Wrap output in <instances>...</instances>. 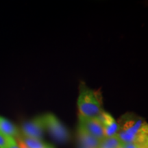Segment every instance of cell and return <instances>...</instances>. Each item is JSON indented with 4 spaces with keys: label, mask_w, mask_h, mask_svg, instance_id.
I'll return each instance as SVG.
<instances>
[{
    "label": "cell",
    "mask_w": 148,
    "mask_h": 148,
    "mask_svg": "<svg viewBox=\"0 0 148 148\" xmlns=\"http://www.w3.org/2000/svg\"><path fill=\"white\" fill-rule=\"evenodd\" d=\"M117 136L122 144H147L148 127L143 118L134 113L123 114L117 122Z\"/></svg>",
    "instance_id": "1"
},
{
    "label": "cell",
    "mask_w": 148,
    "mask_h": 148,
    "mask_svg": "<svg viewBox=\"0 0 148 148\" xmlns=\"http://www.w3.org/2000/svg\"><path fill=\"white\" fill-rule=\"evenodd\" d=\"M77 106L79 115L85 117L97 118L103 111L99 96L84 84L80 86Z\"/></svg>",
    "instance_id": "2"
},
{
    "label": "cell",
    "mask_w": 148,
    "mask_h": 148,
    "mask_svg": "<svg viewBox=\"0 0 148 148\" xmlns=\"http://www.w3.org/2000/svg\"><path fill=\"white\" fill-rule=\"evenodd\" d=\"M45 130L49 132L56 140L66 142L70 139L71 135L66 127L54 114L48 113L44 115Z\"/></svg>",
    "instance_id": "3"
},
{
    "label": "cell",
    "mask_w": 148,
    "mask_h": 148,
    "mask_svg": "<svg viewBox=\"0 0 148 148\" xmlns=\"http://www.w3.org/2000/svg\"><path fill=\"white\" fill-rule=\"evenodd\" d=\"M45 130V124L44 115L38 116L29 121L25 122L19 130L20 134L23 136L41 139L44 131Z\"/></svg>",
    "instance_id": "4"
},
{
    "label": "cell",
    "mask_w": 148,
    "mask_h": 148,
    "mask_svg": "<svg viewBox=\"0 0 148 148\" xmlns=\"http://www.w3.org/2000/svg\"><path fill=\"white\" fill-rule=\"evenodd\" d=\"M79 127L98 140H101L105 138L102 125L97 118L85 117L79 115Z\"/></svg>",
    "instance_id": "5"
},
{
    "label": "cell",
    "mask_w": 148,
    "mask_h": 148,
    "mask_svg": "<svg viewBox=\"0 0 148 148\" xmlns=\"http://www.w3.org/2000/svg\"><path fill=\"white\" fill-rule=\"evenodd\" d=\"M97 119L102 125L105 137H110L117 135L119 131V125L117 121L114 119L110 113L103 110Z\"/></svg>",
    "instance_id": "6"
},
{
    "label": "cell",
    "mask_w": 148,
    "mask_h": 148,
    "mask_svg": "<svg viewBox=\"0 0 148 148\" xmlns=\"http://www.w3.org/2000/svg\"><path fill=\"white\" fill-rule=\"evenodd\" d=\"M77 138L82 144L83 147L86 148H98L99 141L97 138L94 137L91 134H88L82 128L78 126L77 128Z\"/></svg>",
    "instance_id": "7"
},
{
    "label": "cell",
    "mask_w": 148,
    "mask_h": 148,
    "mask_svg": "<svg viewBox=\"0 0 148 148\" xmlns=\"http://www.w3.org/2000/svg\"><path fill=\"white\" fill-rule=\"evenodd\" d=\"M0 132L14 138H16L20 135L19 130L16 125L2 116H0Z\"/></svg>",
    "instance_id": "8"
},
{
    "label": "cell",
    "mask_w": 148,
    "mask_h": 148,
    "mask_svg": "<svg viewBox=\"0 0 148 148\" xmlns=\"http://www.w3.org/2000/svg\"><path fill=\"white\" fill-rule=\"evenodd\" d=\"M122 145L117 135L110 137H105L99 141L98 148H119Z\"/></svg>",
    "instance_id": "9"
},
{
    "label": "cell",
    "mask_w": 148,
    "mask_h": 148,
    "mask_svg": "<svg viewBox=\"0 0 148 148\" xmlns=\"http://www.w3.org/2000/svg\"><path fill=\"white\" fill-rule=\"evenodd\" d=\"M17 138H19L28 148H45L47 145L44 143L41 139L28 137V136L21 135V134Z\"/></svg>",
    "instance_id": "10"
},
{
    "label": "cell",
    "mask_w": 148,
    "mask_h": 148,
    "mask_svg": "<svg viewBox=\"0 0 148 148\" xmlns=\"http://www.w3.org/2000/svg\"><path fill=\"white\" fill-rule=\"evenodd\" d=\"M10 138L0 132V148H8Z\"/></svg>",
    "instance_id": "11"
},
{
    "label": "cell",
    "mask_w": 148,
    "mask_h": 148,
    "mask_svg": "<svg viewBox=\"0 0 148 148\" xmlns=\"http://www.w3.org/2000/svg\"><path fill=\"white\" fill-rule=\"evenodd\" d=\"M125 148H147V144L138 143H125L122 144Z\"/></svg>",
    "instance_id": "12"
},
{
    "label": "cell",
    "mask_w": 148,
    "mask_h": 148,
    "mask_svg": "<svg viewBox=\"0 0 148 148\" xmlns=\"http://www.w3.org/2000/svg\"><path fill=\"white\" fill-rule=\"evenodd\" d=\"M8 148H19L17 143H16V140L15 138L12 137L10 138V142H9Z\"/></svg>",
    "instance_id": "13"
},
{
    "label": "cell",
    "mask_w": 148,
    "mask_h": 148,
    "mask_svg": "<svg viewBox=\"0 0 148 148\" xmlns=\"http://www.w3.org/2000/svg\"><path fill=\"white\" fill-rule=\"evenodd\" d=\"M15 139L16 140V143H17L19 148H28L26 145H25V143H24L22 141L21 139H20L19 138H15Z\"/></svg>",
    "instance_id": "14"
},
{
    "label": "cell",
    "mask_w": 148,
    "mask_h": 148,
    "mask_svg": "<svg viewBox=\"0 0 148 148\" xmlns=\"http://www.w3.org/2000/svg\"><path fill=\"white\" fill-rule=\"evenodd\" d=\"M45 148H54V147H53V145H48V144H47Z\"/></svg>",
    "instance_id": "15"
},
{
    "label": "cell",
    "mask_w": 148,
    "mask_h": 148,
    "mask_svg": "<svg viewBox=\"0 0 148 148\" xmlns=\"http://www.w3.org/2000/svg\"><path fill=\"white\" fill-rule=\"evenodd\" d=\"M119 148H125V147H123V146L121 145V146H120V147H119Z\"/></svg>",
    "instance_id": "16"
},
{
    "label": "cell",
    "mask_w": 148,
    "mask_h": 148,
    "mask_svg": "<svg viewBox=\"0 0 148 148\" xmlns=\"http://www.w3.org/2000/svg\"><path fill=\"white\" fill-rule=\"evenodd\" d=\"M82 148H86V147H82Z\"/></svg>",
    "instance_id": "17"
}]
</instances>
